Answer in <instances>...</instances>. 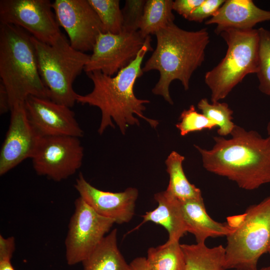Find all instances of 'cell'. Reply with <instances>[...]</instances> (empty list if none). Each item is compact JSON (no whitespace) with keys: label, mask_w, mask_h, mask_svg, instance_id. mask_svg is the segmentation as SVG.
I'll list each match as a JSON object with an SVG mask.
<instances>
[{"label":"cell","mask_w":270,"mask_h":270,"mask_svg":"<svg viewBox=\"0 0 270 270\" xmlns=\"http://www.w3.org/2000/svg\"><path fill=\"white\" fill-rule=\"evenodd\" d=\"M231 138L214 136L210 150L194 145L204 168L224 176L246 190L270 183V138L235 125Z\"/></svg>","instance_id":"obj_1"},{"label":"cell","mask_w":270,"mask_h":270,"mask_svg":"<svg viewBox=\"0 0 270 270\" xmlns=\"http://www.w3.org/2000/svg\"><path fill=\"white\" fill-rule=\"evenodd\" d=\"M152 50L151 38L148 36L136 58L114 76L106 75L100 71L86 73L93 83V89L85 95L78 94L76 102L100 110V134L108 126L114 128L112 120L124 134L129 126L140 125L134 115L146 121L153 128L158 124V120L148 118L144 114L146 108L144 104L150 102L138 98L134 93L136 82L144 74L142 65L144 57Z\"/></svg>","instance_id":"obj_2"},{"label":"cell","mask_w":270,"mask_h":270,"mask_svg":"<svg viewBox=\"0 0 270 270\" xmlns=\"http://www.w3.org/2000/svg\"><path fill=\"white\" fill-rule=\"evenodd\" d=\"M156 46L142 68L143 72L158 70L160 78L152 92L162 96L169 104L173 101L169 88L178 80L188 90L194 71L204 62L206 49L210 42L207 29L190 31L174 22L160 30L155 34Z\"/></svg>","instance_id":"obj_3"},{"label":"cell","mask_w":270,"mask_h":270,"mask_svg":"<svg viewBox=\"0 0 270 270\" xmlns=\"http://www.w3.org/2000/svg\"><path fill=\"white\" fill-rule=\"evenodd\" d=\"M0 82L7 92L10 110L30 96L48 98L40 76L32 36L14 25L0 24Z\"/></svg>","instance_id":"obj_4"},{"label":"cell","mask_w":270,"mask_h":270,"mask_svg":"<svg viewBox=\"0 0 270 270\" xmlns=\"http://www.w3.org/2000/svg\"><path fill=\"white\" fill-rule=\"evenodd\" d=\"M40 76L48 90V98L72 108L78 94L73 88L76 78L84 70L90 55L73 48L63 34L52 44L32 36Z\"/></svg>","instance_id":"obj_5"},{"label":"cell","mask_w":270,"mask_h":270,"mask_svg":"<svg viewBox=\"0 0 270 270\" xmlns=\"http://www.w3.org/2000/svg\"><path fill=\"white\" fill-rule=\"evenodd\" d=\"M226 42L224 58L204 76L211 92L212 102L226 98L244 77L256 74L258 62L259 34L258 29L226 28L219 34Z\"/></svg>","instance_id":"obj_6"},{"label":"cell","mask_w":270,"mask_h":270,"mask_svg":"<svg viewBox=\"0 0 270 270\" xmlns=\"http://www.w3.org/2000/svg\"><path fill=\"white\" fill-rule=\"evenodd\" d=\"M226 239V270H258V260L268 252L270 242V196L250 206Z\"/></svg>","instance_id":"obj_7"},{"label":"cell","mask_w":270,"mask_h":270,"mask_svg":"<svg viewBox=\"0 0 270 270\" xmlns=\"http://www.w3.org/2000/svg\"><path fill=\"white\" fill-rule=\"evenodd\" d=\"M114 223L98 214L82 198H77L64 242L67 264L73 266L82 262Z\"/></svg>","instance_id":"obj_8"},{"label":"cell","mask_w":270,"mask_h":270,"mask_svg":"<svg viewBox=\"0 0 270 270\" xmlns=\"http://www.w3.org/2000/svg\"><path fill=\"white\" fill-rule=\"evenodd\" d=\"M0 21L18 26L48 44L62 34L49 0H0Z\"/></svg>","instance_id":"obj_9"},{"label":"cell","mask_w":270,"mask_h":270,"mask_svg":"<svg viewBox=\"0 0 270 270\" xmlns=\"http://www.w3.org/2000/svg\"><path fill=\"white\" fill-rule=\"evenodd\" d=\"M83 156L84 148L78 138L50 136L40 138L32 160L37 174L60 182L76 172Z\"/></svg>","instance_id":"obj_10"},{"label":"cell","mask_w":270,"mask_h":270,"mask_svg":"<svg viewBox=\"0 0 270 270\" xmlns=\"http://www.w3.org/2000/svg\"><path fill=\"white\" fill-rule=\"evenodd\" d=\"M147 37L138 30L100 34L84 70L86 74L100 71L107 76L116 75L136 58Z\"/></svg>","instance_id":"obj_11"},{"label":"cell","mask_w":270,"mask_h":270,"mask_svg":"<svg viewBox=\"0 0 270 270\" xmlns=\"http://www.w3.org/2000/svg\"><path fill=\"white\" fill-rule=\"evenodd\" d=\"M52 8L60 26L69 38L71 46L83 52L92 51L98 36L104 32L88 0H55Z\"/></svg>","instance_id":"obj_12"},{"label":"cell","mask_w":270,"mask_h":270,"mask_svg":"<svg viewBox=\"0 0 270 270\" xmlns=\"http://www.w3.org/2000/svg\"><path fill=\"white\" fill-rule=\"evenodd\" d=\"M10 112V123L0 152L1 176L26 159L32 158L41 138L28 118L24 103L14 105Z\"/></svg>","instance_id":"obj_13"},{"label":"cell","mask_w":270,"mask_h":270,"mask_svg":"<svg viewBox=\"0 0 270 270\" xmlns=\"http://www.w3.org/2000/svg\"><path fill=\"white\" fill-rule=\"evenodd\" d=\"M24 106L32 126L40 137L83 136V130L70 108L49 98L32 96L26 100Z\"/></svg>","instance_id":"obj_14"},{"label":"cell","mask_w":270,"mask_h":270,"mask_svg":"<svg viewBox=\"0 0 270 270\" xmlns=\"http://www.w3.org/2000/svg\"><path fill=\"white\" fill-rule=\"evenodd\" d=\"M74 186L80 196L94 211L116 224L128 222L134 214L138 196L134 188L130 187L119 192L103 191L91 185L82 173L79 174Z\"/></svg>","instance_id":"obj_15"},{"label":"cell","mask_w":270,"mask_h":270,"mask_svg":"<svg viewBox=\"0 0 270 270\" xmlns=\"http://www.w3.org/2000/svg\"><path fill=\"white\" fill-rule=\"evenodd\" d=\"M270 21V10L257 6L252 0H226L216 14L205 22L216 24L217 34L224 30L232 28L250 30L258 24Z\"/></svg>","instance_id":"obj_16"},{"label":"cell","mask_w":270,"mask_h":270,"mask_svg":"<svg viewBox=\"0 0 270 270\" xmlns=\"http://www.w3.org/2000/svg\"><path fill=\"white\" fill-rule=\"evenodd\" d=\"M180 201L187 232L194 236L196 243H205L210 237L226 236L234 230L228 223L212 219L206 212L204 200Z\"/></svg>","instance_id":"obj_17"},{"label":"cell","mask_w":270,"mask_h":270,"mask_svg":"<svg viewBox=\"0 0 270 270\" xmlns=\"http://www.w3.org/2000/svg\"><path fill=\"white\" fill-rule=\"evenodd\" d=\"M158 206L142 216L143 220L137 228L148 222L162 226L168 234V241H180L188 232L183 218L180 201L166 190L154 195Z\"/></svg>","instance_id":"obj_18"},{"label":"cell","mask_w":270,"mask_h":270,"mask_svg":"<svg viewBox=\"0 0 270 270\" xmlns=\"http://www.w3.org/2000/svg\"><path fill=\"white\" fill-rule=\"evenodd\" d=\"M84 270H130L117 244V230L106 236L82 262Z\"/></svg>","instance_id":"obj_19"},{"label":"cell","mask_w":270,"mask_h":270,"mask_svg":"<svg viewBox=\"0 0 270 270\" xmlns=\"http://www.w3.org/2000/svg\"><path fill=\"white\" fill-rule=\"evenodd\" d=\"M184 157L172 151L168 156L165 163L170 180L166 190L180 201L202 200L200 188L188 180L182 168Z\"/></svg>","instance_id":"obj_20"},{"label":"cell","mask_w":270,"mask_h":270,"mask_svg":"<svg viewBox=\"0 0 270 270\" xmlns=\"http://www.w3.org/2000/svg\"><path fill=\"white\" fill-rule=\"evenodd\" d=\"M186 270H226L225 248L222 245L208 248L205 243L182 244Z\"/></svg>","instance_id":"obj_21"},{"label":"cell","mask_w":270,"mask_h":270,"mask_svg":"<svg viewBox=\"0 0 270 270\" xmlns=\"http://www.w3.org/2000/svg\"><path fill=\"white\" fill-rule=\"evenodd\" d=\"M172 0H147L138 31L146 38L174 22Z\"/></svg>","instance_id":"obj_22"},{"label":"cell","mask_w":270,"mask_h":270,"mask_svg":"<svg viewBox=\"0 0 270 270\" xmlns=\"http://www.w3.org/2000/svg\"><path fill=\"white\" fill-rule=\"evenodd\" d=\"M146 260L150 270H186L179 241L167 240L162 245L150 248Z\"/></svg>","instance_id":"obj_23"},{"label":"cell","mask_w":270,"mask_h":270,"mask_svg":"<svg viewBox=\"0 0 270 270\" xmlns=\"http://www.w3.org/2000/svg\"><path fill=\"white\" fill-rule=\"evenodd\" d=\"M104 28V32L118 34L122 31V14L118 0H88Z\"/></svg>","instance_id":"obj_24"},{"label":"cell","mask_w":270,"mask_h":270,"mask_svg":"<svg viewBox=\"0 0 270 270\" xmlns=\"http://www.w3.org/2000/svg\"><path fill=\"white\" fill-rule=\"evenodd\" d=\"M197 106L204 115L216 124L218 128L217 132L220 136L231 134L236 124L232 121L233 111L228 104L219 102L210 104L207 98H204Z\"/></svg>","instance_id":"obj_25"},{"label":"cell","mask_w":270,"mask_h":270,"mask_svg":"<svg viewBox=\"0 0 270 270\" xmlns=\"http://www.w3.org/2000/svg\"><path fill=\"white\" fill-rule=\"evenodd\" d=\"M259 34L258 62L256 75L259 90L270 96V31L258 29Z\"/></svg>","instance_id":"obj_26"},{"label":"cell","mask_w":270,"mask_h":270,"mask_svg":"<svg viewBox=\"0 0 270 270\" xmlns=\"http://www.w3.org/2000/svg\"><path fill=\"white\" fill-rule=\"evenodd\" d=\"M179 120L180 122L176 124V127L180 130L182 136L204 130H210L217 127L214 122L202 114L198 112L193 105L182 112Z\"/></svg>","instance_id":"obj_27"},{"label":"cell","mask_w":270,"mask_h":270,"mask_svg":"<svg viewBox=\"0 0 270 270\" xmlns=\"http://www.w3.org/2000/svg\"><path fill=\"white\" fill-rule=\"evenodd\" d=\"M146 0H126L122 10V30H139L144 14Z\"/></svg>","instance_id":"obj_28"},{"label":"cell","mask_w":270,"mask_h":270,"mask_svg":"<svg viewBox=\"0 0 270 270\" xmlns=\"http://www.w3.org/2000/svg\"><path fill=\"white\" fill-rule=\"evenodd\" d=\"M225 0H204L190 16L188 20L202 22L204 20L213 16Z\"/></svg>","instance_id":"obj_29"},{"label":"cell","mask_w":270,"mask_h":270,"mask_svg":"<svg viewBox=\"0 0 270 270\" xmlns=\"http://www.w3.org/2000/svg\"><path fill=\"white\" fill-rule=\"evenodd\" d=\"M204 0H176L173 2V10L188 20L192 13Z\"/></svg>","instance_id":"obj_30"},{"label":"cell","mask_w":270,"mask_h":270,"mask_svg":"<svg viewBox=\"0 0 270 270\" xmlns=\"http://www.w3.org/2000/svg\"><path fill=\"white\" fill-rule=\"evenodd\" d=\"M15 248V238L14 236L5 238L0 235V260H10Z\"/></svg>","instance_id":"obj_31"},{"label":"cell","mask_w":270,"mask_h":270,"mask_svg":"<svg viewBox=\"0 0 270 270\" xmlns=\"http://www.w3.org/2000/svg\"><path fill=\"white\" fill-rule=\"evenodd\" d=\"M10 110L9 99L6 89L2 82H0V114H3Z\"/></svg>","instance_id":"obj_32"},{"label":"cell","mask_w":270,"mask_h":270,"mask_svg":"<svg viewBox=\"0 0 270 270\" xmlns=\"http://www.w3.org/2000/svg\"><path fill=\"white\" fill-rule=\"evenodd\" d=\"M130 270H150L144 257L134 259L130 264Z\"/></svg>","instance_id":"obj_33"},{"label":"cell","mask_w":270,"mask_h":270,"mask_svg":"<svg viewBox=\"0 0 270 270\" xmlns=\"http://www.w3.org/2000/svg\"><path fill=\"white\" fill-rule=\"evenodd\" d=\"M0 270H15L10 260H0Z\"/></svg>","instance_id":"obj_34"},{"label":"cell","mask_w":270,"mask_h":270,"mask_svg":"<svg viewBox=\"0 0 270 270\" xmlns=\"http://www.w3.org/2000/svg\"><path fill=\"white\" fill-rule=\"evenodd\" d=\"M266 130H267V132L268 134V136L270 138V120L268 122V124L267 125Z\"/></svg>","instance_id":"obj_35"},{"label":"cell","mask_w":270,"mask_h":270,"mask_svg":"<svg viewBox=\"0 0 270 270\" xmlns=\"http://www.w3.org/2000/svg\"><path fill=\"white\" fill-rule=\"evenodd\" d=\"M270 270V266H266L262 268L260 270Z\"/></svg>","instance_id":"obj_36"},{"label":"cell","mask_w":270,"mask_h":270,"mask_svg":"<svg viewBox=\"0 0 270 270\" xmlns=\"http://www.w3.org/2000/svg\"><path fill=\"white\" fill-rule=\"evenodd\" d=\"M268 252L269 254H270V242L269 246H268Z\"/></svg>","instance_id":"obj_37"}]
</instances>
